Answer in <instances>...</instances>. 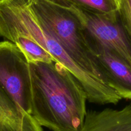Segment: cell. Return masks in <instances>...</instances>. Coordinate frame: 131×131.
<instances>
[{
	"label": "cell",
	"mask_w": 131,
	"mask_h": 131,
	"mask_svg": "<svg viewBox=\"0 0 131 131\" xmlns=\"http://www.w3.org/2000/svg\"><path fill=\"white\" fill-rule=\"evenodd\" d=\"M31 115L52 131H80L87 95L74 74L56 60L29 62Z\"/></svg>",
	"instance_id": "6da1fadb"
},
{
	"label": "cell",
	"mask_w": 131,
	"mask_h": 131,
	"mask_svg": "<svg viewBox=\"0 0 131 131\" xmlns=\"http://www.w3.org/2000/svg\"><path fill=\"white\" fill-rule=\"evenodd\" d=\"M25 36L37 42L53 59L67 68L84 87L90 102L116 104L122 98L110 86L81 68L62 45L35 15L28 0H6L0 3V36Z\"/></svg>",
	"instance_id": "7a4b0ae2"
},
{
	"label": "cell",
	"mask_w": 131,
	"mask_h": 131,
	"mask_svg": "<svg viewBox=\"0 0 131 131\" xmlns=\"http://www.w3.org/2000/svg\"><path fill=\"white\" fill-rule=\"evenodd\" d=\"M28 3L33 14L75 62L87 73L106 83L90 51L83 26L71 8L54 0H28Z\"/></svg>",
	"instance_id": "3957f363"
},
{
	"label": "cell",
	"mask_w": 131,
	"mask_h": 131,
	"mask_svg": "<svg viewBox=\"0 0 131 131\" xmlns=\"http://www.w3.org/2000/svg\"><path fill=\"white\" fill-rule=\"evenodd\" d=\"M0 86L18 107L31 114L29 62L13 42L0 41Z\"/></svg>",
	"instance_id": "277c9868"
},
{
	"label": "cell",
	"mask_w": 131,
	"mask_h": 131,
	"mask_svg": "<svg viewBox=\"0 0 131 131\" xmlns=\"http://www.w3.org/2000/svg\"><path fill=\"white\" fill-rule=\"evenodd\" d=\"M65 5H69L78 17L86 37L113 51L131 68V41L122 24L118 12L99 14L70 4Z\"/></svg>",
	"instance_id": "5b68a950"
},
{
	"label": "cell",
	"mask_w": 131,
	"mask_h": 131,
	"mask_svg": "<svg viewBox=\"0 0 131 131\" xmlns=\"http://www.w3.org/2000/svg\"><path fill=\"white\" fill-rule=\"evenodd\" d=\"M86 39L95 63L105 82L122 98L131 100L130 67L106 46L86 37Z\"/></svg>",
	"instance_id": "8992f818"
},
{
	"label": "cell",
	"mask_w": 131,
	"mask_h": 131,
	"mask_svg": "<svg viewBox=\"0 0 131 131\" xmlns=\"http://www.w3.org/2000/svg\"><path fill=\"white\" fill-rule=\"evenodd\" d=\"M80 131H131V104L121 109L87 111Z\"/></svg>",
	"instance_id": "52a82bcc"
},
{
	"label": "cell",
	"mask_w": 131,
	"mask_h": 131,
	"mask_svg": "<svg viewBox=\"0 0 131 131\" xmlns=\"http://www.w3.org/2000/svg\"><path fill=\"white\" fill-rule=\"evenodd\" d=\"M40 125L20 110L0 86V131H32Z\"/></svg>",
	"instance_id": "ba28073f"
},
{
	"label": "cell",
	"mask_w": 131,
	"mask_h": 131,
	"mask_svg": "<svg viewBox=\"0 0 131 131\" xmlns=\"http://www.w3.org/2000/svg\"><path fill=\"white\" fill-rule=\"evenodd\" d=\"M99 14H113L118 12L117 0H54Z\"/></svg>",
	"instance_id": "9c48e42d"
},
{
	"label": "cell",
	"mask_w": 131,
	"mask_h": 131,
	"mask_svg": "<svg viewBox=\"0 0 131 131\" xmlns=\"http://www.w3.org/2000/svg\"><path fill=\"white\" fill-rule=\"evenodd\" d=\"M117 3L119 18L131 41V0H117Z\"/></svg>",
	"instance_id": "30bf717a"
},
{
	"label": "cell",
	"mask_w": 131,
	"mask_h": 131,
	"mask_svg": "<svg viewBox=\"0 0 131 131\" xmlns=\"http://www.w3.org/2000/svg\"><path fill=\"white\" fill-rule=\"evenodd\" d=\"M6 1V0H0V3L3 2V1Z\"/></svg>",
	"instance_id": "8fae6325"
}]
</instances>
